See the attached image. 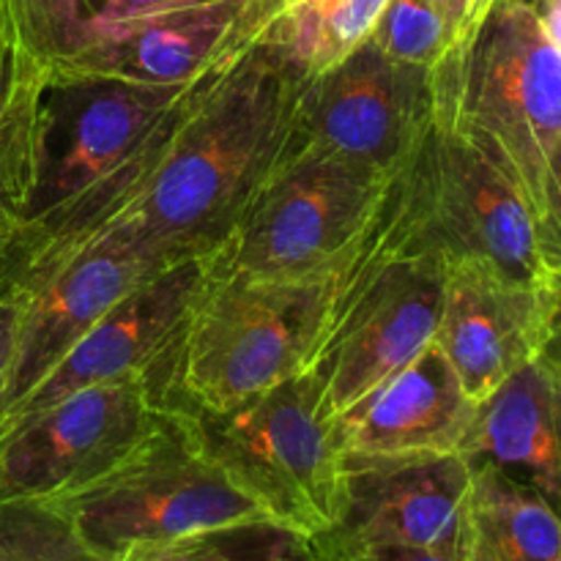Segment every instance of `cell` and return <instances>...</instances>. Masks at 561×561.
Listing matches in <instances>:
<instances>
[{
  "label": "cell",
  "mask_w": 561,
  "mask_h": 561,
  "mask_svg": "<svg viewBox=\"0 0 561 561\" xmlns=\"http://www.w3.org/2000/svg\"><path fill=\"white\" fill-rule=\"evenodd\" d=\"M252 47L296 80H310L370 38L389 0H250Z\"/></svg>",
  "instance_id": "obj_19"
},
{
  "label": "cell",
  "mask_w": 561,
  "mask_h": 561,
  "mask_svg": "<svg viewBox=\"0 0 561 561\" xmlns=\"http://www.w3.org/2000/svg\"><path fill=\"white\" fill-rule=\"evenodd\" d=\"M537 239H540V255L548 272L561 268V140L548 159Z\"/></svg>",
  "instance_id": "obj_27"
},
{
  "label": "cell",
  "mask_w": 561,
  "mask_h": 561,
  "mask_svg": "<svg viewBox=\"0 0 561 561\" xmlns=\"http://www.w3.org/2000/svg\"><path fill=\"white\" fill-rule=\"evenodd\" d=\"M535 9L537 20H540L542 31L553 42V47L561 53V0H529Z\"/></svg>",
  "instance_id": "obj_33"
},
{
  "label": "cell",
  "mask_w": 561,
  "mask_h": 561,
  "mask_svg": "<svg viewBox=\"0 0 561 561\" xmlns=\"http://www.w3.org/2000/svg\"><path fill=\"white\" fill-rule=\"evenodd\" d=\"M340 272L318 279H261L214 263L175 351L170 403L184 411H228L301 376Z\"/></svg>",
  "instance_id": "obj_5"
},
{
  "label": "cell",
  "mask_w": 561,
  "mask_h": 561,
  "mask_svg": "<svg viewBox=\"0 0 561 561\" xmlns=\"http://www.w3.org/2000/svg\"><path fill=\"white\" fill-rule=\"evenodd\" d=\"M214 263L217 252L181 257L137 285L0 420V436L93 383L151 376L170 398L175 351Z\"/></svg>",
  "instance_id": "obj_14"
},
{
  "label": "cell",
  "mask_w": 561,
  "mask_h": 561,
  "mask_svg": "<svg viewBox=\"0 0 561 561\" xmlns=\"http://www.w3.org/2000/svg\"><path fill=\"white\" fill-rule=\"evenodd\" d=\"M85 0H0V36L47 71L69 55Z\"/></svg>",
  "instance_id": "obj_25"
},
{
  "label": "cell",
  "mask_w": 561,
  "mask_h": 561,
  "mask_svg": "<svg viewBox=\"0 0 561 561\" xmlns=\"http://www.w3.org/2000/svg\"><path fill=\"white\" fill-rule=\"evenodd\" d=\"M436 118L433 71L405 66L365 42L301 82L296 131L307 151L392 181Z\"/></svg>",
  "instance_id": "obj_11"
},
{
  "label": "cell",
  "mask_w": 561,
  "mask_h": 561,
  "mask_svg": "<svg viewBox=\"0 0 561 561\" xmlns=\"http://www.w3.org/2000/svg\"><path fill=\"white\" fill-rule=\"evenodd\" d=\"M208 3H222V0H85L69 55L80 53V49L91 47V44L102 42V38L124 31V27L137 25V22H146L153 20V16L173 14V11L195 9V5ZM69 55H66V58H69ZM49 69H53V66H49Z\"/></svg>",
  "instance_id": "obj_26"
},
{
  "label": "cell",
  "mask_w": 561,
  "mask_h": 561,
  "mask_svg": "<svg viewBox=\"0 0 561 561\" xmlns=\"http://www.w3.org/2000/svg\"><path fill=\"white\" fill-rule=\"evenodd\" d=\"M337 561H466V557L431 551V548H383V551L356 553V557H345Z\"/></svg>",
  "instance_id": "obj_32"
},
{
  "label": "cell",
  "mask_w": 561,
  "mask_h": 561,
  "mask_svg": "<svg viewBox=\"0 0 561 561\" xmlns=\"http://www.w3.org/2000/svg\"><path fill=\"white\" fill-rule=\"evenodd\" d=\"M466 561H561V515L491 463H469Z\"/></svg>",
  "instance_id": "obj_20"
},
{
  "label": "cell",
  "mask_w": 561,
  "mask_h": 561,
  "mask_svg": "<svg viewBox=\"0 0 561 561\" xmlns=\"http://www.w3.org/2000/svg\"><path fill=\"white\" fill-rule=\"evenodd\" d=\"M175 261L142 250L124 233H96L11 279L20 296L3 420L118 301Z\"/></svg>",
  "instance_id": "obj_12"
},
{
  "label": "cell",
  "mask_w": 561,
  "mask_h": 561,
  "mask_svg": "<svg viewBox=\"0 0 561 561\" xmlns=\"http://www.w3.org/2000/svg\"><path fill=\"white\" fill-rule=\"evenodd\" d=\"M496 3L499 0H436L444 20H447L449 33H453L455 49L474 36L480 22L485 20L488 11H491Z\"/></svg>",
  "instance_id": "obj_30"
},
{
  "label": "cell",
  "mask_w": 561,
  "mask_h": 561,
  "mask_svg": "<svg viewBox=\"0 0 561 561\" xmlns=\"http://www.w3.org/2000/svg\"><path fill=\"white\" fill-rule=\"evenodd\" d=\"M474 414L477 403L431 343L370 398L334 420V431L343 455L356 458L460 455Z\"/></svg>",
  "instance_id": "obj_17"
},
{
  "label": "cell",
  "mask_w": 561,
  "mask_h": 561,
  "mask_svg": "<svg viewBox=\"0 0 561 561\" xmlns=\"http://www.w3.org/2000/svg\"><path fill=\"white\" fill-rule=\"evenodd\" d=\"M49 504L88 546L115 559L217 526L268 518L208 458L184 409H173L118 469Z\"/></svg>",
  "instance_id": "obj_7"
},
{
  "label": "cell",
  "mask_w": 561,
  "mask_h": 561,
  "mask_svg": "<svg viewBox=\"0 0 561 561\" xmlns=\"http://www.w3.org/2000/svg\"><path fill=\"white\" fill-rule=\"evenodd\" d=\"M186 414L208 458L268 518L312 540L332 526L343 449L310 373L228 411Z\"/></svg>",
  "instance_id": "obj_6"
},
{
  "label": "cell",
  "mask_w": 561,
  "mask_h": 561,
  "mask_svg": "<svg viewBox=\"0 0 561 561\" xmlns=\"http://www.w3.org/2000/svg\"><path fill=\"white\" fill-rule=\"evenodd\" d=\"M47 75L31 58L20 53L5 36H0V115L9 113L22 96L44 85Z\"/></svg>",
  "instance_id": "obj_29"
},
{
  "label": "cell",
  "mask_w": 561,
  "mask_h": 561,
  "mask_svg": "<svg viewBox=\"0 0 561 561\" xmlns=\"http://www.w3.org/2000/svg\"><path fill=\"white\" fill-rule=\"evenodd\" d=\"M367 42L398 64L425 71L438 69L455 49L436 0H389Z\"/></svg>",
  "instance_id": "obj_24"
},
{
  "label": "cell",
  "mask_w": 561,
  "mask_h": 561,
  "mask_svg": "<svg viewBox=\"0 0 561 561\" xmlns=\"http://www.w3.org/2000/svg\"><path fill=\"white\" fill-rule=\"evenodd\" d=\"M540 332L542 285L513 283L474 263L447 266L433 345L474 403L535 362Z\"/></svg>",
  "instance_id": "obj_15"
},
{
  "label": "cell",
  "mask_w": 561,
  "mask_h": 561,
  "mask_svg": "<svg viewBox=\"0 0 561 561\" xmlns=\"http://www.w3.org/2000/svg\"><path fill=\"white\" fill-rule=\"evenodd\" d=\"M250 0L195 5L124 27L47 69V77H115L148 85H186L233 64L252 47Z\"/></svg>",
  "instance_id": "obj_16"
},
{
  "label": "cell",
  "mask_w": 561,
  "mask_h": 561,
  "mask_svg": "<svg viewBox=\"0 0 561 561\" xmlns=\"http://www.w3.org/2000/svg\"><path fill=\"white\" fill-rule=\"evenodd\" d=\"M469 463H491L526 482L561 515V387L537 362L482 403L463 447Z\"/></svg>",
  "instance_id": "obj_18"
},
{
  "label": "cell",
  "mask_w": 561,
  "mask_h": 561,
  "mask_svg": "<svg viewBox=\"0 0 561 561\" xmlns=\"http://www.w3.org/2000/svg\"><path fill=\"white\" fill-rule=\"evenodd\" d=\"M535 362L561 387V268L548 272L542 283V332Z\"/></svg>",
  "instance_id": "obj_28"
},
{
  "label": "cell",
  "mask_w": 561,
  "mask_h": 561,
  "mask_svg": "<svg viewBox=\"0 0 561 561\" xmlns=\"http://www.w3.org/2000/svg\"><path fill=\"white\" fill-rule=\"evenodd\" d=\"M121 561H323L316 540L272 518L197 531L153 548H135Z\"/></svg>",
  "instance_id": "obj_21"
},
{
  "label": "cell",
  "mask_w": 561,
  "mask_h": 561,
  "mask_svg": "<svg viewBox=\"0 0 561 561\" xmlns=\"http://www.w3.org/2000/svg\"><path fill=\"white\" fill-rule=\"evenodd\" d=\"M447 266L362 236L345 261L310 373L332 420L409 367L436 334Z\"/></svg>",
  "instance_id": "obj_8"
},
{
  "label": "cell",
  "mask_w": 561,
  "mask_h": 561,
  "mask_svg": "<svg viewBox=\"0 0 561 561\" xmlns=\"http://www.w3.org/2000/svg\"><path fill=\"white\" fill-rule=\"evenodd\" d=\"M387 186L381 175L299 142L217 252L219 268L261 279L329 277L354 255Z\"/></svg>",
  "instance_id": "obj_9"
},
{
  "label": "cell",
  "mask_w": 561,
  "mask_h": 561,
  "mask_svg": "<svg viewBox=\"0 0 561 561\" xmlns=\"http://www.w3.org/2000/svg\"><path fill=\"white\" fill-rule=\"evenodd\" d=\"M44 85L0 115V222H25L31 211L42 153Z\"/></svg>",
  "instance_id": "obj_23"
},
{
  "label": "cell",
  "mask_w": 561,
  "mask_h": 561,
  "mask_svg": "<svg viewBox=\"0 0 561 561\" xmlns=\"http://www.w3.org/2000/svg\"><path fill=\"white\" fill-rule=\"evenodd\" d=\"M175 405L151 376L80 389L0 436V502L69 496L118 469Z\"/></svg>",
  "instance_id": "obj_10"
},
{
  "label": "cell",
  "mask_w": 561,
  "mask_h": 561,
  "mask_svg": "<svg viewBox=\"0 0 561 561\" xmlns=\"http://www.w3.org/2000/svg\"><path fill=\"white\" fill-rule=\"evenodd\" d=\"M228 66L186 85L47 77L38 184L22 228L16 272L75 244L118 211Z\"/></svg>",
  "instance_id": "obj_2"
},
{
  "label": "cell",
  "mask_w": 561,
  "mask_h": 561,
  "mask_svg": "<svg viewBox=\"0 0 561 561\" xmlns=\"http://www.w3.org/2000/svg\"><path fill=\"white\" fill-rule=\"evenodd\" d=\"M299 91L277 60L247 49L197 99L140 190L88 236L115 230L164 261L222 250L299 148Z\"/></svg>",
  "instance_id": "obj_1"
},
{
  "label": "cell",
  "mask_w": 561,
  "mask_h": 561,
  "mask_svg": "<svg viewBox=\"0 0 561 561\" xmlns=\"http://www.w3.org/2000/svg\"><path fill=\"white\" fill-rule=\"evenodd\" d=\"M436 115L458 126L518 190L535 222L561 140V53L529 0H499L433 69Z\"/></svg>",
  "instance_id": "obj_4"
},
{
  "label": "cell",
  "mask_w": 561,
  "mask_h": 561,
  "mask_svg": "<svg viewBox=\"0 0 561 561\" xmlns=\"http://www.w3.org/2000/svg\"><path fill=\"white\" fill-rule=\"evenodd\" d=\"M367 236L400 255L444 266L474 263L520 285H542L548 277L524 197L458 126L438 115L409 164L389 181Z\"/></svg>",
  "instance_id": "obj_3"
},
{
  "label": "cell",
  "mask_w": 561,
  "mask_h": 561,
  "mask_svg": "<svg viewBox=\"0 0 561 561\" xmlns=\"http://www.w3.org/2000/svg\"><path fill=\"white\" fill-rule=\"evenodd\" d=\"M22 228H25V222H0V294L9 288L16 274L22 250Z\"/></svg>",
  "instance_id": "obj_31"
},
{
  "label": "cell",
  "mask_w": 561,
  "mask_h": 561,
  "mask_svg": "<svg viewBox=\"0 0 561 561\" xmlns=\"http://www.w3.org/2000/svg\"><path fill=\"white\" fill-rule=\"evenodd\" d=\"M469 482L463 455H343L337 510L332 526L316 537L318 553L337 561L383 548H431L466 557Z\"/></svg>",
  "instance_id": "obj_13"
},
{
  "label": "cell",
  "mask_w": 561,
  "mask_h": 561,
  "mask_svg": "<svg viewBox=\"0 0 561 561\" xmlns=\"http://www.w3.org/2000/svg\"><path fill=\"white\" fill-rule=\"evenodd\" d=\"M0 561H121L88 546L58 507L38 499L0 502Z\"/></svg>",
  "instance_id": "obj_22"
}]
</instances>
